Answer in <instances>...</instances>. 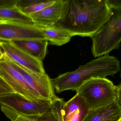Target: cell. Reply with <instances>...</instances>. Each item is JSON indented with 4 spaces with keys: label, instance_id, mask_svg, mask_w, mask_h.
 <instances>
[{
    "label": "cell",
    "instance_id": "6da1fadb",
    "mask_svg": "<svg viewBox=\"0 0 121 121\" xmlns=\"http://www.w3.org/2000/svg\"><path fill=\"white\" fill-rule=\"evenodd\" d=\"M60 20L54 25L73 37L91 38L109 20L112 8L107 0H63Z\"/></svg>",
    "mask_w": 121,
    "mask_h": 121
},
{
    "label": "cell",
    "instance_id": "7a4b0ae2",
    "mask_svg": "<svg viewBox=\"0 0 121 121\" xmlns=\"http://www.w3.org/2000/svg\"><path fill=\"white\" fill-rule=\"evenodd\" d=\"M120 70V62L118 58L106 55L81 65L74 71L51 79V81L57 93L67 90L76 91L84 82L90 79L113 77Z\"/></svg>",
    "mask_w": 121,
    "mask_h": 121
},
{
    "label": "cell",
    "instance_id": "3957f363",
    "mask_svg": "<svg viewBox=\"0 0 121 121\" xmlns=\"http://www.w3.org/2000/svg\"><path fill=\"white\" fill-rule=\"evenodd\" d=\"M109 20L91 38V51L95 57L109 54L119 49L121 42V8H112Z\"/></svg>",
    "mask_w": 121,
    "mask_h": 121
},
{
    "label": "cell",
    "instance_id": "277c9868",
    "mask_svg": "<svg viewBox=\"0 0 121 121\" xmlns=\"http://www.w3.org/2000/svg\"><path fill=\"white\" fill-rule=\"evenodd\" d=\"M84 98L90 110L106 106L117 100V86L107 78H92L76 91Z\"/></svg>",
    "mask_w": 121,
    "mask_h": 121
},
{
    "label": "cell",
    "instance_id": "5b68a950",
    "mask_svg": "<svg viewBox=\"0 0 121 121\" xmlns=\"http://www.w3.org/2000/svg\"><path fill=\"white\" fill-rule=\"evenodd\" d=\"M56 102L30 100L16 92L0 96V106L7 107L19 114L26 116L43 114L52 109Z\"/></svg>",
    "mask_w": 121,
    "mask_h": 121
},
{
    "label": "cell",
    "instance_id": "8992f818",
    "mask_svg": "<svg viewBox=\"0 0 121 121\" xmlns=\"http://www.w3.org/2000/svg\"><path fill=\"white\" fill-rule=\"evenodd\" d=\"M46 40L42 27L35 24L0 20V41Z\"/></svg>",
    "mask_w": 121,
    "mask_h": 121
},
{
    "label": "cell",
    "instance_id": "52a82bcc",
    "mask_svg": "<svg viewBox=\"0 0 121 121\" xmlns=\"http://www.w3.org/2000/svg\"><path fill=\"white\" fill-rule=\"evenodd\" d=\"M0 76L15 92L30 100L42 99L29 86L20 73L13 67L10 58L4 52L0 58Z\"/></svg>",
    "mask_w": 121,
    "mask_h": 121
},
{
    "label": "cell",
    "instance_id": "ba28073f",
    "mask_svg": "<svg viewBox=\"0 0 121 121\" xmlns=\"http://www.w3.org/2000/svg\"><path fill=\"white\" fill-rule=\"evenodd\" d=\"M11 60L13 67L20 73L29 86L42 99L52 102L59 99L55 95L51 79L47 73L37 74L16 63L11 59Z\"/></svg>",
    "mask_w": 121,
    "mask_h": 121
},
{
    "label": "cell",
    "instance_id": "9c48e42d",
    "mask_svg": "<svg viewBox=\"0 0 121 121\" xmlns=\"http://www.w3.org/2000/svg\"><path fill=\"white\" fill-rule=\"evenodd\" d=\"M0 47L13 62L38 75L45 74L43 62L35 59L9 41H0Z\"/></svg>",
    "mask_w": 121,
    "mask_h": 121
},
{
    "label": "cell",
    "instance_id": "30bf717a",
    "mask_svg": "<svg viewBox=\"0 0 121 121\" xmlns=\"http://www.w3.org/2000/svg\"><path fill=\"white\" fill-rule=\"evenodd\" d=\"M83 97L76 94L67 102H61V121H83L89 111Z\"/></svg>",
    "mask_w": 121,
    "mask_h": 121
},
{
    "label": "cell",
    "instance_id": "8fae6325",
    "mask_svg": "<svg viewBox=\"0 0 121 121\" xmlns=\"http://www.w3.org/2000/svg\"><path fill=\"white\" fill-rule=\"evenodd\" d=\"M63 5V0H56L51 5L29 16L38 26L45 27L54 25L61 18Z\"/></svg>",
    "mask_w": 121,
    "mask_h": 121
},
{
    "label": "cell",
    "instance_id": "7c38bea8",
    "mask_svg": "<svg viewBox=\"0 0 121 121\" xmlns=\"http://www.w3.org/2000/svg\"><path fill=\"white\" fill-rule=\"evenodd\" d=\"M121 119V106L118 99L112 103L90 110L83 121H118Z\"/></svg>",
    "mask_w": 121,
    "mask_h": 121
},
{
    "label": "cell",
    "instance_id": "4fadbf2b",
    "mask_svg": "<svg viewBox=\"0 0 121 121\" xmlns=\"http://www.w3.org/2000/svg\"><path fill=\"white\" fill-rule=\"evenodd\" d=\"M11 42L41 62L44 60L47 55L48 44L47 40H23Z\"/></svg>",
    "mask_w": 121,
    "mask_h": 121
},
{
    "label": "cell",
    "instance_id": "5bb4252c",
    "mask_svg": "<svg viewBox=\"0 0 121 121\" xmlns=\"http://www.w3.org/2000/svg\"><path fill=\"white\" fill-rule=\"evenodd\" d=\"M45 39L52 45L61 46L69 42L73 37L65 30L55 25L42 27Z\"/></svg>",
    "mask_w": 121,
    "mask_h": 121
},
{
    "label": "cell",
    "instance_id": "9a60e30c",
    "mask_svg": "<svg viewBox=\"0 0 121 121\" xmlns=\"http://www.w3.org/2000/svg\"><path fill=\"white\" fill-rule=\"evenodd\" d=\"M0 20L14 21L24 23L35 24L29 16L24 14L16 6L0 8Z\"/></svg>",
    "mask_w": 121,
    "mask_h": 121
},
{
    "label": "cell",
    "instance_id": "2e32d148",
    "mask_svg": "<svg viewBox=\"0 0 121 121\" xmlns=\"http://www.w3.org/2000/svg\"><path fill=\"white\" fill-rule=\"evenodd\" d=\"M63 99L57 101L54 107L47 112L39 116H28L33 121H61L60 109Z\"/></svg>",
    "mask_w": 121,
    "mask_h": 121
},
{
    "label": "cell",
    "instance_id": "e0dca14e",
    "mask_svg": "<svg viewBox=\"0 0 121 121\" xmlns=\"http://www.w3.org/2000/svg\"><path fill=\"white\" fill-rule=\"evenodd\" d=\"M56 0H39L38 3L28 7L21 9L24 14L29 16L30 14L39 12L54 4Z\"/></svg>",
    "mask_w": 121,
    "mask_h": 121
},
{
    "label": "cell",
    "instance_id": "ac0fdd59",
    "mask_svg": "<svg viewBox=\"0 0 121 121\" xmlns=\"http://www.w3.org/2000/svg\"><path fill=\"white\" fill-rule=\"evenodd\" d=\"M0 106L1 111L11 121H33L28 116L19 114L7 107Z\"/></svg>",
    "mask_w": 121,
    "mask_h": 121
},
{
    "label": "cell",
    "instance_id": "d6986e66",
    "mask_svg": "<svg viewBox=\"0 0 121 121\" xmlns=\"http://www.w3.org/2000/svg\"><path fill=\"white\" fill-rule=\"evenodd\" d=\"M13 92V90L0 76V96Z\"/></svg>",
    "mask_w": 121,
    "mask_h": 121
},
{
    "label": "cell",
    "instance_id": "ffe728a7",
    "mask_svg": "<svg viewBox=\"0 0 121 121\" xmlns=\"http://www.w3.org/2000/svg\"><path fill=\"white\" fill-rule=\"evenodd\" d=\"M17 1V0H0V8L15 7Z\"/></svg>",
    "mask_w": 121,
    "mask_h": 121
},
{
    "label": "cell",
    "instance_id": "44dd1931",
    "mask_svg": "<svg viewBox=\"0 0 121 121\" xmlns=\"http://www.w3.org/2000/svg\"><path fill=\"white\" fill-rule=\"evenodd\" d=\"M112 8H121V0H107Z\"/></svg>",
    "mask_w": 121,
    "mask_h": 121
},
{
    "label": "cell",
    "instance_id": "7402d4cb",
    "mask_svg": "<svg viewBox=\"0 0 121 121\" xmlns=\"http://www.w3.org/2000/svg\"><path fill=\"white\" fill-rule=\"evenodd\" d=\"M117 86V99L121 106V83Z\"/></svg>",
    "mask_w": 121,
    "mask_h": 121
},
{
    "label": "cell",
    "instance_id": "603a6c76",
    "mask_svg": "<svg viewBox=\"0 0 121 121\" xmlns=\"http://www.w3.org/2000/svg\"><path fill=\"white\" fill-rule=\"evenodd\" d=\"M3 50H2L1 48L0 47V58L2 57V55H3Z\"/></svg>",
    "mask_w": 121,
    "mask_h": 121
},
{
    "label": "cell",
    "instance_id": "cb8c5ba5",
    "mask_svg": "<svg viewBox=\"0 0 121 121\" xmlns=\"http://www.w3.org/2000/svg\"><path fill=\"white\" fill-rule=\"evenodd\" d=\"M121 121V119H120V120H119V121Z\"/></svg>",
    "mask_w": 121,
    "mask_h": 121
},
{
    "label": "cell",
    "instance_id": "d4e9b609",
    "mask_svg": "<svg viewBox=\"0 0 121 121\" xmlns=\"http://www.w3.org/2000/svg\"><path fill=\"white\" fill-rule=\"evenodd\" d=\"M120 76H121V75H120Z\"/></svg>",
    "mask_w": 121,
    "mask_h": 121
}]
</instances>
